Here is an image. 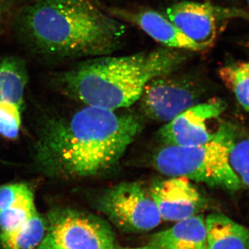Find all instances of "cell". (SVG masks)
<instances>
[{
	"label": "cell",
	"instance_id": "1",
	"mask_svg": "<svg viewBox=\"0 0 249 249\" xmlns=\"http://www.w3.org/2000/svg\"><path fill=\"white\" fill-rule=\"evenodd\" d=\"M142 129L133 114L87 106L49 121L36 143V160L49 176H95L115 166Z\"/></svg>",
	"mask_w": 249,
	"mask_h": 249
},
{
	"label": "cell",
	"instance_id": "2",
	"mask_svg": "<svg viewBox=\"0 0 249 249\" xmlns=\"http://www.w3.org/2000/svg\"><path fill=\"white\" fill-rule=\"evenodd\" d=\"M21 27L41 53L73 58L103 56L121 45L125 26L89 0H36L21 16Z\"/></svg>",
	"mask_w": 249,
	"mask_h": 249
},
{
	"label": "cell",
	"instance_id": "3",
	"mask_svg": "<svg viewBox=\"0 0 249 249\" xmlns=\"http://www.w3.org/2000/svg\"><path fill=\"white\" fill-rule=\"evenodd\" d=\"M186 59L168 47L127 56L103 55L78 64L57 80L67 94L86 106L117 110L130 107L150 80L176 71Z\"/></svg>",
	"mask_w": 249,
	"mask_h": 249
},
{
	"label": "cell",
	"instance_id": "4",
	"mask_svg": "<svg viewBox=\"0 0 249 249\" xmlns=\"http://www.w3.org/2000/svg\"><path fill=\"white\" fill-rule=\"evenodd\" d=\"M236 139L231 127L222 125L213 139L193 146L165 145L154 157V165L168 177L185 178L191 181L235 192L242 186L230 160Z\"/></svg>",
	"mask_w": 249,
	"mask_h": 249
},
{
	"label": "cell",
	"instance_id": "5",
	"mask_svg": "<svg viewBox=\"0 0 249 249\" xmlns=\"http://www.w3.org/2000/svg\"><path fill=\"white\" fill-rule=\"evenodd\" d=\"M98 206L116 226L127 231H148L162 220L150 193L139 182L111 187L100 196Z\"/></svg>",
	"mask_w": 249,
	"mask_h": 249
},
{
	"label": "cell",
	"instance_id": "6",
	"mask_svg": "<svg viewBox=\"0 0 249 249\" xmlns=\"http://www.w3.org/2000/svg\"><path fill=\"white\" fill-rule=\"evenodd\" d=\"M45 236L62 249H116L110 227L99 218L71 210L52 214Z\"/></svg>",
	"mask_w": 249,
	"mask_h": 249
},
{
	"label": "cell",
	"instance_id": "7",
	"mask_svg": "<svg viewBox=\"0 0 249 249\" xmlns=\"http://www.w3.org/2000/svg\"><path fill=\"white\" fill-rule=\"evenodd\" d=\"M200 90V87L194 80L172 76L171 73L150 80L139 100L147 117L166 124L197 104Z\"/></svg>",
	"mask_w": 249,
	"mask_h": 249
},
{
	"label": "cell",
	"instance_id": "8",
	"mask_svg": "<svg viewBox=\"0 0 249 249\" xmlns=\"http://www.w3.org/2000/svg\"><path fill=\"white\" fill-rule=\"evenodd\" d=\"M225 106L219 99L198 103L165 124L159 132L160 140L166 145L182 147L209 142L218 130L212 132L209 129L210 122L224 112Z\"/></svg>",
	"mask_w": 249,
	"mask_h": 249
},
{
	"label": "cell",
	"instance_id": "9",
	"mask_svg": "<svg viewBox=\"0 0 249 249\" xmlns=\"http://www.w3.org/2000/svg\"><path fill=\"white\" fill-rule=\"evenodd\" d=\"M241 11L213 6L206 3L183 1L166 10L167 18L204 51L213 46L219 18L242 16Z\"/></svg>",
	"mask_w": 249,
	"mask_h": 249
},
{
	"label": "cell",
	"instance_id": "10",
	"mask_svg": "<svg viewBox=\"0 0 249 249\" xmlns=\"http://www.w3.org/2000/svg\"><path fill=\"white\" fill-rule=\"evenodd\" d=\"M150 196L161 219L178 222L198 214L206 207V199L191 180L179 177L156 180Z\"/></svg>",
	"mask_w": 249,
	"mask_h": 249
},
{
	"label": "cell",
	"instance_id": "11",
	"mask_svg": "<svg viewBox=\"0 0 249 249\" xmlns=\"http://www.w3.org/2000/svg\"><path fill=\"white\" fill-rule=\"evenodd\" d=\"M108 14L120 21L131 23L154 40L168 48L204 52L199 45L178 29L168 18L152 9H127L113 7Z\"/></svg>",
	"mask_w": 249,
	"mask_h": 249
},
{
	"label": "cell",
	"instance_id": "12",
	"mask_svg": "<svg viewBox=\"0 0 249 249\" xmlns=\"http://www.w3.org/2000/svg\"><path fill=\"white\" fill-rule=\"evenodd\" d=\"M25 85L14 71L0 67V135L17 138L22 124Z\"/></svg>",
	"mask_w": 249,
	"mask_h": 249
},
{
	"label": "cell",
	"instance_id": "13",
	"mask_svg": "<svg viewBox=\"0 0 249 249\" xmlns=\"http://www.w3.org/2000/svg\"><path fill=\"white\" fill-rule=\"evenodd\" d=\"M157 249H209L205 218L196 214L152 236Z\"/></svg>",
	"mask_w": 249,
	"mask_h": 249
},
{
	"label": "cell",
	"instance_id": "14",
	"mask_svg": "<svg viewBox=\"0 0 249 249\" xmlns=\"http://www.w3.org/2000/svg\"><path fill=\"white\" fill-rule=\"evenodd\" d=\"M209 249H249V229L222 213L205 218Z\"/></svg>",
	"mask_w": 249,
	"mask_h": 249
},
{
	"label": "cell",
	"instance_id": "15",
	"mask_svg": "<svg viewBox=\"0 0 249 249\" xmlns=\"http://www.w3.org/2000/svg\"><path fill=\"white\" fill-rule=\"evenodd\" d=\"M47 231V223L36 212L17 230L0 234V240L4 249H37Z\"/></svg>",
	"mask_w": 249,
	"mask_h": 249
},
{
	"label": "cell",
	"instance_id": "16",
	"mask_svg": "<svg viewBox=\"0 0 249 249\" xmlns=\"http://www.w3.org/2000/svg\"><path fill=\"white\" fill-rule=\"evenodd\" d=\"M219 75L240 106L249 112V62L228 64L219 69Z\"/></svg>",
	"mask_w": 249,
	"mask_h": 249
},
{
	"label": "cell",
	"instance_id": "17",
	"mask_svg": "<svg viewBox=\"0 0 249 249\" xmlns=\"http://www.w3.org/2000/svg\"><path fill=\"white\" fill-rule=\"evenodd\" d=\"M36 212L34 193L31 192L6 209L0 211L1 234L10 233L17 230Z\"/></svg>",
	"mask_w": 249,
	"mask_h": 249
},
{
	"label": "cell",
	"instance_id": "18",
	"mask_svg": "<svg viewBox=\"0 0 249 249\" xmlns=\"http://www.w3.org/2000/svg\"><path fill=\"white\" fill-rule=\"evenodd\" d=\"M231 163L241 183L249 190V137L235 139L230 155Z\"/></svg>",
	"mask_w": 249,
	"mask_h": 249
},
{
	"label": "cell",
	"instance_id": "19",
	"mask_svg": "<svg viewBox=\"0 0 249 249\" xmlns=\"http://www.w3.org/2000/svg\"><path fill=\"white\" fill-rule=\"evenodd\" d=\"M32 192L24 183H13L0 187V211L6 209Z\"/></svg>",
	"mask_w": 249,
	"mask_h": 249
},
{
	"label": "cell",
	"instance_id": "20",
	"mask_svg": "<svg viewBox=\"0 0 249 249\" xmlns=\"http://www.w3.org/2000/svg\"><path fill=\"white\" fill-rule=\"evenodd\" d=\"M18 3V0H0V29L11 17Z\"/></svg>",
	"mask_w": 249,
	"mask_h": 249
},
{
	"label": "cell",
	"instance_id": "21",
	"mask_svg": "<svg viewBox=\"0 0 249 249\" xmlns=\"http://www.w3.org/2000/svg\"><path fill=\"white\" fill-rule=\"evenodd\" d=\"M37 249H62L60 247H57L55 245H53L49 239L45 237L44 240H42V243L40 244V246L37 247Z\"/></svg>",
	"mask_w": 249,
	"mask_h": 249
},
{
	"label": "cell",
	"instance_id": "22",
	"mask_svg": "<svg viewBox=\"0 0 249 249\" xmlns=\"http://www.w3.org/2000/svg\"><path fill=\"white\" fill-rule=\"evenodd\" d=\"M157 249L155 247L152 246V245L145 246V247H135V248H125V249Z\"/></svg>",
	"mask_w": 249,
	"mask_h": 249
},
{
	"label": "cell",
	"instance_id": "23",
	"mask_svg": "<svg viewBox=\"0 0 249 249\" xmlns=\"http://www.w3.org/2000/svg\"><path fill=\"white\" fill-rule=\"evenodd\" d=\"M247 4H248V5L249 6V0H247Z\"/></svg>",
	"mask_w": 249,
	"mask_h": 249
}]
</instances>
